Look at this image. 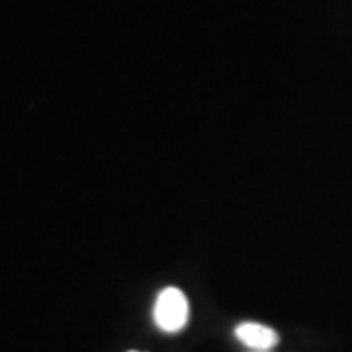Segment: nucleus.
Wrapping results in <instances>:
<instances>
[{
    "instance_id": "f257e3e1",
    "label": "nucleus",
    "mask_w": 352,
    "mask_h": 352,
    "mask_svg": "<svg viewBox=\"0 0 352 352\" xmlns=\"http://www.w3.org/2000/svg\"><path fill=\"white\" fill-rule=\"evenodd\" d=\"M153 318L162 331H182L189 320V303L183 290L178 287H166L162 290L153 308Z\"/></svg>"
},
{
    "instance_id": "f03ea898",
    "label": "nucleus",
    "mask_w": 352,
    "mask_h": 352,
    "mask_svg": "<svg viewBox=\"0 0 352 352\" xmlns=\"http://www.w3.org/2000/svg\"><path fill=\"white\" fill-rule=\"evenodd\" d=\"M235 334L245 346L256 351L272 349L279 342V336L274 329L259 323H241L236 327Z\"/></svg>"
},
{
    "instance_id": "7ed1b4c3",
    "label": "nucleus",
    "mask_w": 352,
    "mask_h": 352,
    "mask_svg": "<svg viewBox=\"0 0 352 352\" xmlns=\"http://www.w3.org/2000/svg\"><path fill=\"white\" fill-rule=\"evenodd\" d=\"M127 352H140V351H127Z\"/></svg>"
}]
</instances>
